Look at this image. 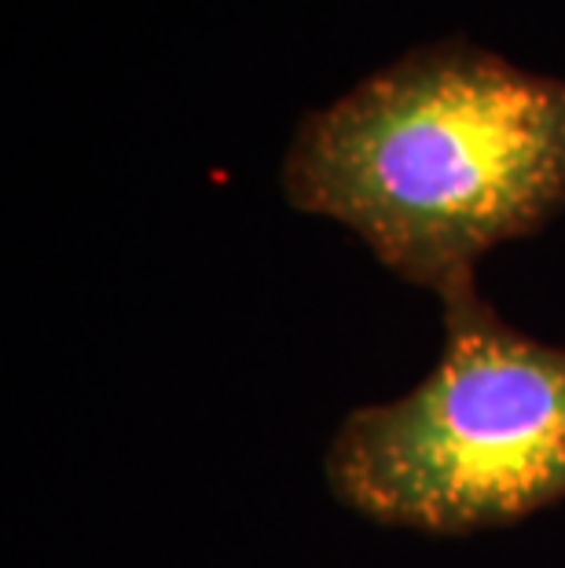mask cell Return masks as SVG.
Here are the masks:
<instances>
[{"label": "cell", "instance_id": "6da1fadb", "mask_svg": "<svg viewBox=\"0 0 565 568\" xmlns=\"http://www.w3.org/2000/svg\"><path fill=\"white\" fill-rule=\"evenodd\" d=\"M283 191L441 305L477 294V261L565 205V81L463 38L415 48L305 118Z\"/></svg>", "mask_w": 565, "mask_h": 568}, {"label": "cell", "instance_id": "7a4b0ae2", "mask_svg": "<svg viewBox=\"0 0 565 568\" xmlns=\"http://www.w3.org/2000/svg\"><path fill=\"white\" fill-rule=\"evenodd\" d=\"M334 499L367 521L466 536L565 499V348L507 326L481 294L444 305L426 382L353 410L331 440Z\"/></svg>", "mask_w": 565, "mask_h": 568}]
</instances>
